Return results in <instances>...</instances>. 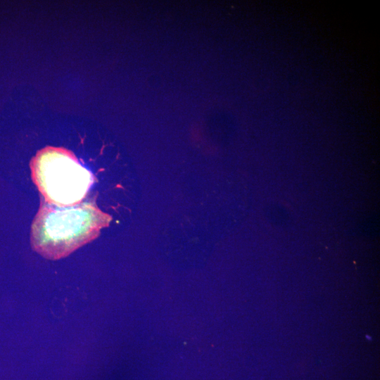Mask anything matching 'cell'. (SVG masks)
<instances>
[{"label": "cell", "mask_w": 380, "mask_h": 380, "mask_svg": "<svg viewBox=\"0 0 380 380\" xmlns=\"http://www.w3.org/2000/svg\"><path fill=\"white\" fill-rule=\"evenodd\" d=\"M110 220L92 201L70 206L42 201L32 224L31 245L45 258L61 259L96 239Z\"/></svg>", "instance_id": "cell-1"}, {"label": "cell", "mask_w": 380, "mask_h": 380, "mask_svg": "<svg viewBox=\"0 0 380 380\" xmlns=\"http://www.w3.org/2000/svg\"><path fill=\"white\" fill-rule=\"evenodd\" d=\"M33 182L44 201L58 206L78 204L94 183V175L66 149L47 147L30 165Z\"/></svg>", "instance_id": "cell-2"}]
</instances>
